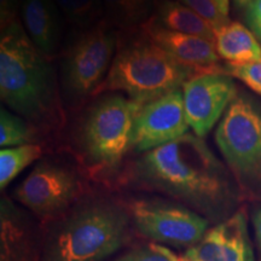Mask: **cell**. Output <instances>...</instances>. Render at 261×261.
<instances>
[{
    "label": "cell",
    "instance_id": "cell-1",
    "mask_svg": "<svg viewBox=\"0 0 261 261\" xmlns=\"http://www.w3.org/2000/svg\"><path fill=\"white\" fill-rule=\"evenodd\" d=\"M117 184L179 202L208 221L220 219L234 196L223 165L192 133L129 161Z\"/></svg>",
    "mask_w": 261,
    "mask_h": 261
},
{
    "label": "cell",
    "instance_id": "cell-2",
    "mask_svg": "<svg viewBox=\"0 0 261 261\" xmlns=\"http://www.w3.org/2000/svg\"><path fill=\"white\" fill-rule=\"evenodd\" d=\"M0 97L39 135L58 132L67 121L56 70L18 18L2 28Z\"/></svg>",
    "mask_w": 261,
    "mask_h": 261
},
{
    "label": "cell",
    "instance_id": "cell-3",
    "mask_svg": "<svg viewBox=\"0 0 261 261\" xmlns=\"http://www.w3.org/2000/svg\"><path fill=\"white\" fill-rule=\"evenodd\" d=\"M133 231L121 198L91 194L41 226L38 261H109L129 243Z\"/></svg>",
    "mask_w": 261,
    "mask_h": 261
},
{
    "label": "cell",
    "instance_id": "cell-4",
    "mask_svg": "<svg viewBox=\"0 0 261 261\" xmlns=\"http://www.w3.org/2000/svg\"><path fill=\"white\" fill-rule=\"evenodd\" d=\"M142 107L122 94L106 93L81 114L71 132L70 149L90 180L119 182L133 151V126Z\"/></svg>",
    "mask_w": 261,
    "mask_h": 261
},
{
    "label": "cell",
    "instance_id": "cell-5",
    "mask_svg": "<svg viewBox=\"0 0 261 261\" xmlns=\"http://www.w3.org/2000/svg\"><path fill=\"white\" fill-rule=\"evenodd\" d=\"M192 77L195 75L190 69L143 34L117 48L109 73L94 97L123 92L144 106L181 89Z\"/></svg>",
    "mask_w": 261,
    "mask_h": 261
},
{
    "label": "cell",
    "instance_id": "cell-6",
    "mask_svg": "<svg viewBox=\"0 0 261 261\" xmlns=\"http://www.w3.org/2000/svg\"><path fill=\"white\" fill-rule=\"evenodd\" d=\"M89 181L75 160L42 159L12 190L11 198L45 226L91 195Z\"/></svg>",
    "mask_w": 261,
    "mask_h": 261
},
{
    "label": "cell",
    "instance_id": "cell-7",
    "mask_svg": "<svg viewBox=\"0 0 261 261\" xmlns=\"http://www.w3.org/2000/svg\"><path fill=\"white\" fill-rule=\"evenodd\" d=\"M117 52V35L107 21L87 28L65 52L61 64V92L70 108L80 107L106 80Z\"/></svg>",
    "mask_w": 261,
    "mask_h": 261
},
{
    "label": "cell",
    "instance_id": "cell-8",
    "mask_svg": "<svg viewBox=\"0 0 261 261\" xmlns=\"http://www.w3.org/2000/svg\"><path fill=\"white\" fill-rule=\"evenodd\" d=\"M215 142L241 188L261 192V108L236 96L215 130Z\"/></svg>",
    "mask_w": 261,
    "mask_h": 261
},
{
    "label": "cell",
    "instance_id": "cell-9",
    "mask_svg": "<svg viewBox=\"0 0 261 261\" xmlns=\"http://www.w3.org/2000/svg\"><path fill=\"white\" fill-rule=\"evenodd\" d=\"M121 201L133 230L151 243L189 249L210 230V221L205 218L169 198L129 196Z\"/></svg>",
    "mask_w": 261,
    "mask_h": 261
},
{
    "label": "cell",
    "instance_id": "cell-10",
    "mask_svg": "<svg viewBox=\"0 0 261 261\" xmlns=\"http://www.w3.org/2000/svg\"><path fill=\"white\" fill-rule=\"evenodd\" d=\"M189 127L181 87L140 108L133 126V152L144 154L174 142Z\"/></svg>",
    "mask_w": 261,
    "mask_h": 261
},
{
    "label": "cell",
    "instance_id": "cell-11",
    "mask_svg": "<svg viewBox=\"0 0 261 261\" xmlns=\"http://www.w3.org/2000/svg\"><path fill=\"white\" fill-rule=\"evenodd\" d=\"M237 96L228 74L192 77L182 86L185 114L194 135L204 138Z\"/></svg>",
    "mask_w": 261,
    "mask_h": 261
},
{
    "label": "cell",
    "instance_id": "cell-12",
    "mask_svg": "<svg viewBox=\"0 0 261 261\" xmlns=\"http://www.w3.org/2000/svg\"><path fill=\"white\" fill-rule=\"evenodd\" d=\"M140 32L168 52L175 61L190 69L195 77L210 74H227L220 64V57L213 41L168 31L156 24L151 18L142 23Z\"/></svg>",
    "mask_w": 261,
    "mask_h": 261
},
{
    "label": "cell",
    "instance_id": "cell-13",
    "mask_svg": "<svg viewBox=\"0 0 261 261\" xmlns=\"http://www.w3.org/2000/svg\"><path fill=\"white\" fill-rule=\"evenodd\" d=\"M180 261H255L243 212L211 227L200 242L185 250Z\"/></svg>",
    "mask_w": 261,
    "mask_h": 261
},
{
    "label": "cell",
    "instance_id": "cell-14",
    "mask_svg": "<svg viewBox=\"0 0 261 261\" xmlns=\"http://www.w3.org/2000/svg\"><path fill=\"white\" fill-rule=\"evenodd\" d=\"M35 218L2 197L0 203V261H38L41 225Z\"/></svg>",
    "mask_w": 261,
    "mask_h": 261
},
{
    "label": "cell",
    "instance_id": "cell-15",
    "mask_svg": "<svg viewBox=\"0 0 261 261\" xmlns=\"http://www.w3.org/2000/svg\"><path fill=\"white\" fill-rule=\"evenodd\" d=\"M23 27L39 51L52 60L60 46V12L55 0H23Z\"/></svg>",
    "mask_w": 261,
    "mask_h": 261
},
{
    "label": "cell",
    "instance_id": "cell-16",
    "mask_svg": "<svg viewBox=\"0 0 261 261\" xmlns=\"http://www.w3.org/2000/svg\"><path fill=\"white\" fill-rule=\"evenodd\" d=\"M215 48L231 67H242L261 61V45L254 33L240 22H228L215 31Z\"/></svg>",
    "mask_w": 261,
    "mask_h": 261
},
{
    "label": "cell",
    "instance_id": "cell-17",
    "mask_svg": "<svg viewBox=\"0 0 261 261\" xmlns=\"http://www.w3.org/2000/svg\"><path fill=\"white\" fill-rule=\"evenodd\" d=\"M151 19L168 31L195 35L213 42L215 40L214 28L197 12L175 0H159L156 14Z\"/></svg>",
    "mask_w": 261,
    "mask_h": 261
},
{
    "label": "cell",
    "instance_id": "cell-18",
    "mask_svg": "<svg viewBox=\"0 0 261 261\" xmlns=\"http://www.w3.org/2000/svg\"><path fill=\"white\" fill-rule=\"evenodd\" d=\"M44 154L41 145L24 144L14 148H3L0 151V188L4 191L8 185L28 166Z\"/></svg>",
    "mask_w": 261,
    "mask_h": 261
},
{
    "label": "cell",
    "instance_id": "cell-19",
    "mask_svg": "<svg viewBox=\"0 0 261 261\" xmlns=\"http://www.w3.org/2000/svg\"><path fill=\"white\" fill-rule=\"evenodd\" d=\"M39 132L23 117L12 114L2 107L0 110V145L3 148H14L24 144H34Z\"/></svg>",
    "mask_w": 261,
    "mask_h": 261
},
{
    "label": "cell",
    "instance_id": "cell-20",
    "mask_svg": "<svg viewBox=\"0 0 261 261\" xmlns=\"http://www.w3.org/2000/svg\"><path fill=\"white\" fill-rule=\"evenodd\" d=\"M70 23L91 28L102 21V0H55Z\"/></svg>",
    "mask_w": 261,
    "mask_h": 261
},
{
    "label": "cell",
    "instance_id": "cell-21",
    "mask_svg": "<svg viewBox=\"0 0 261 261\" xmlns=\"http://www.w3.org/2000/svg\"><path fill=\"white\" fill-rule=\"evenodd\" d=\"M119 23L132 25L142 22L148 14L150 3L146 0H102Z\"/></svg>",
    "mask_w": 261,
    "mask_h": 261
},
{
    "label": "cell",
    "instance_id": "cell-22",
    "mask_svg": "<svg viewBox=\"0 0 261 261\" xmlns=\"http://www.w3.org/2000/svg\"><path fill=\"white\" fill-rule=\"evenodd\" d=\"M109 261H180V256L167 247L150 242L127 248L125 252L116 254Z\"/></svg>",
    "mask_w": 261,
    "mask_h": 261
},
{
    "label": "cell",
    "instance_id": "cell-23",
    "mask_svg": "<svg viewBox=\"0 0 261 261\" xmlns=\"http://www.w3.org/2000/svg\"><path fill=\"white\" fill-rule=\"evenodd\" d=\"M175 2L180 3V4L188 6L189 9L197 12L214 28V31H218L230 22L228 17H225L219 11L213 0H175Z\"/></svg>",
    "mask_w": 261,
    "mask_h": 261
},
{
    "label": "cell",
    "instance_id": "cell-24",
    "mask_svg": "<svg viewBox=\"0 0 261 261\" xmlns=\"http://www.w3.org/2000/svg\"><path fill=\"white\" fill-rule=\"evenodd\" d=\"M226 73L231 76L237 77L247 85L249 89L261 96V61L242 65V67H231L226 65Z\"/></svg>",
    "mask_w": 261,
    "mask_h": 261
},
{
    "label": "cell",
    "instance_id": "cell-25",
    "mask_svg": "<svg viewBox=\"0 0 261 261\" xmlns=\"http://www.w3.org/2000/svg\"><path fill=\"white\" fill-rule=\"evenodd\" d=\"M246 9L248 27L261 41V0H253Z\"/></svg>",
    "mask_w": 261,
    "mask_h": 261
},
{
    "label": "cell",
    "instance_id": "cell-26",
    "mask_svg": "<svg viewBox=\"0 0 261 261\" xmlns=\"http://www.w3.org/2000/svg\"><path fill=\"white\" fill-rule=\"evenodd\" d=\"M16 8H17V0H0V23H2V28L17 18Z\"/></svg>",
    "mask_w": 261,
    "mask_h": 261
},
{
    "label": "cell",
    "instance_id": "cell-27",
    "mask_svg": "<svg viewBox=\"0 0 261 261\" xmlns=\"http://www.w3.org/2000/svg\"><path fill=\"white\" fill-rule=\"evenodd\" d=\"M253 227L254 233H255V242L257 246V250H259V256L261 260V208L254 211L253 213Z\"/></svg>",
    "mask_w": 261,
    "mask_h": 261
},
{
    "label": "cell",
    "instance_id": "cell-28",
    "mask_svg": "<svg viewBox=\"0 0 261 261\" xmlns=\"http://www.w3.org/2000/svg\"><path fill=\"white\" fill-rule=\"evenodd\" d=\"M214 4L219 9V11L225 17H228V11H230V0H213Z\"/></svg>",
    "mask_w": 261,
    "mask_h": 261
},
{
    "label": "cell",
    "instance_id": "cell-29",
    "mask_svg": "<svg viewBox=\"0 0 261 261\" xmlns=\"http://www.w3.org/2000/svg\"><path fill=\"white\" fill-rule=\"evenodd\" d=\"M233 2H234V5L238 6V8H247L253 0H233Z\"/></svg>",
    "mask_w": 261,
    "mask_h": 261
},
{
    "label": "cell",
    "instance_id": "cell-30",
    "mask_svg": "<svg viewBox=\"0 0 261 261\" xmlns=\"http://www.w3.org/2000/svg\"><path fill=\"white\" fill-rule=\"evenodd\" d=\"M146 2H149V3H150V0H146Z\"/></svg>",
    "mask_w": 261,
    "mask_h": 261
}]
</instances>
